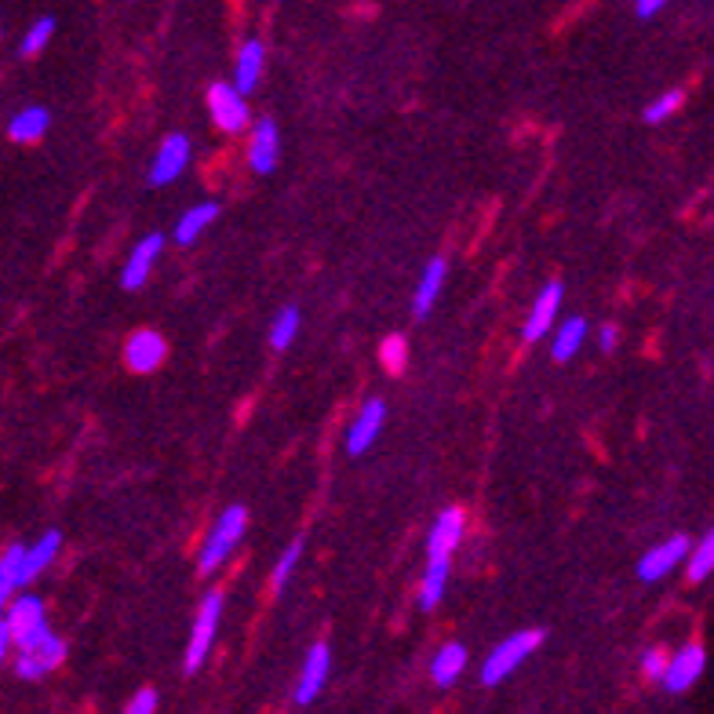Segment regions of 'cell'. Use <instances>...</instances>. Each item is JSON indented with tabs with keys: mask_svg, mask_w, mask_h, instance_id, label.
<instances>
[{
	"mask_svg": "<svg viewBox=\"0 0 714 714\" xmlns=\"http://www.w3.org/2000/svg\"><path fill=\"white\" fill-rule=\"evenodd\" d=\"M245 525H248V510L245 507H226L223 510L219 521H215L212 532H208V540H204V547H201V558H197L201 576H212L226 558H230L237 540L245 536Z\"/></svg>",
	"mask_w": 714,
	"mask_h": 714,
	"instance_id": "obj_1",
	"label": "cell"
},
{
	"mask_svg": "<svg viewBox=\"0 0 714 714\" xmlns=\"http://www.w3.org/2000/svg\"><path fill=\"white\" fill-rule=\"evenodd\" d=\"M379 354H383V365H387L390 372H401V369H405V358H408L405 336H390L387 343L379 347Z\"/></svg>",
	"mask_w": 714,
	"mask_h": 714,
	"instance_id": "obj_31",
	"label": "cell"
},
{
	"mask_svg": "<svg viewBox=\"0 0 714 714\" xmlns=\"http://www.w3.org/2000/svg\"><path fill=\"white\" fill-rule=\"evenodd\" d=\"M190 165V139L186 135H168V139L157 146V157L150 165V186H168L175 183L179 175L186 172Z\"/></svg>",
	"mask_w": 714,
	"mask_h": 714,
	"instance_id": "obj_7",
	"label": "cell"
},
{
	"mask_svg": "<svg viewBox=\"0 0 714 714\" xmlns=\"http://www.w3.org/2000/svg\"><path fill=\"white\" fill-rule=\"evenodd\" d=\"M52 33H55V19H37V22H33V26L26 30V37H22V44H19L22 59H33V55H41L44 48H48Z\"/></svg>",
	"mask_w": 714,
	"mask_h": 714,
	"instance_id": "obj_28",
	"label": "cell"
},
{
	"mask_svg": "<svg viewBox=\"0 0 714 714\" xmlns=\"http://www.w3.org/2000/svg\"><path fill=\"white\" fill-rule=\"evenodd\" d=\"M664 4H667V0H638V15L649 19V15H656V11H660Z\"/></svg>",
	"mask_w": 714,
	"mask_h": 714,
	"instance_id": "obj_35",
	"label": "cell"
},
{
	"mask_svg": "<svg viewBox=\"0 0 714 714\" xmlns=\"http://www.w3.org/2000/svg\"><path fill=\"white\" fill-rule=\"evenodd\" d=\"M704 664H707L704 649H700V645H685V649L667 664V675H664L667 693H685V689L704 675Z\"/></svg>",
	"mask_w": 714,
	"mask_h": 714,
	"instance_id": "obj_15",
	"label": "cell"
},
{
	"mask_svg": "<svg viewBox=\"0 0 714 714\" xmlns=\"http://www.w3.org/2000/svg\"><path fill=\"white\" fill-rule=\"evenodd\" d=\"M26 551L30 547H8L4 562H0V594L11 598V591H22L26 587Z\"/></svg>",
	"mask_w": 714,
	"mask_h": 714,
	"instance_id": "obj_21",
	"label": "cell"
},
{
	"mask_svg": "<svg viewBox=\"0 0 714 714\" xmlns=\"http://www.w3.org/2000/svg\"><path fill=\"white\" fill-rule=\"evenodd\" d=\"M667 664H671V660H667V656H664L660 649H649V653L642 656V675H645V678H653V682H664Z\"/></svg>",
	"mask_w": 714,
	"mask_h": 714,
	"instance_id": "obj_32",
	"label": "cell"
},
{
	"mask_svg": "<svg viewBox=\"0 0 714 714\" xmlns=\"http://www.w3.org/2000/svg\"><path fill=\"white\" fill-rule=\"evenodd\" d=\"M63 656H66V642L55 638V634L48 631L41 642H33V645H26V649H19L15 675L26 678V682H37V678H44V675L55 671V667L63 664Z\"/></svg>",
	"mask_w": 714,
	"mask_h": 714,
	"instance_id": "obj_5",
	"label": "cell"
},
{
	"mask_svg": "<svg viewBox=\"0 0 714 714\" xmlns=\"http://www.w3.org/2000/svg\"><path fill=\"white\" fill-rule=\"evenodd\" d=\"M583 336H587V325L580 321V317H569L562 328H558V336H554V343H551V358L554 361H569L576 350H580L583 343Z\"/></svg>",
	"mask_w": 714,
	"mask_h": 714,
	"instance_id": "obj_25",
	"label": "cell"
},
{
	"mask_svg": "<svg viewBox=\"0 0 714 714\" xmlns=\"http://www.w3.org/2000/svg\"><path fill=\"white\" fill-rule=\"evenodd\" d=\"M215 215H219V204H212V201H204V204H197V208H190L183 219L175 223V241L179 245H194L197 237L215 223Z\"/></svg>",
	"mask_w": 714,
	"mask_h": 714,
	"instance_id": "obj_19",
	"label": "cell"
},
{
	"mask_svg": "<svg viewBox=\"0 0 714 714\" xmlns=\"http://www.w3.org/2000/svg\"><path fill=\"white\" fill-rule=\"evenodd\" d=\"M296 332H299V310H296V306H281L274 325H270V347L288 350L292 339H296Z\"/></svg>",
	"mask_w": 714,
	"mask_h": 714,
	"instance_id": "obj_26",
	"label": "cell"
},
{
	"mask_svg": "<svg viewBox=\"0 0 714 714\" xmlns=\"http://www.w3.org/2000/svg\"><path fill=\"white\" fill-rule=\"evenodd\" d=\"M59 547H63V536H59V532H44L37 547H30V551H26V583H30V580H37V576H41L44 569H48L52 558H55V554H59Z\"/></svg>",
	"mask_w": 714,
	"mask_h": 714,
	"instance_id": "obj_24",
	"label": "cell"
},
{
	"mask_svg": "<svg viewBox=\"0 0 714 714\" xmlns=\"http://www.w3.org/2000/svg\"><path fill=\"white\" fill-rule=\"evenodd\" d=\"M219 616H223V594H208L197 609V620H194V631H190V645H186V675L201 671L204 656H208L212 642H215V631H219Z\"/></svg>",
	"mask_w": 714,
	"mask_h": 714,
	"instance_id": "obj_4",
	"label": "cell"
},
{
	"mask_svg": "<svg viewBox=\"0 0 714 714\" xmlns=\"http://www.w3.org/2000/svg\"><path fill=\"white\" fill-rule=\"evenodd\" d=\"M44 634H48V620H44V602L41 598H15L8 609L4 623H0V649H8L11 642L19 645V649H26V645L41 642Z\"/></svg>",
	"mask_w": 714,
	"mask_h": 714,
	"instance_id": "obj_2",
	"label": "cell"
},
{
	"mask_svg": "<svg viewBox=\"0 0 714 714\" xmlns=\"http://www.w3.org/2000/svg\"><path fill=\"white\" fill-rule=\"evenodd\" d=\"M383 416H387V405H383L379 398H372V401L361 405L358 419L347 430V452H350V456H361V452H365L372 441H376L379 427H383Z\"/></svg>",
	"mask_w": 714,
	"mask_h": 714,
	"instance_id": "obj_11",
	"label": "cell"
},
{
	"mask_svg": "<svg viewBox=\"0 0 714 714\" xmlns=\"http://www.w3.org/2000/svg\"><path fill=\"white\" fill-rule=\"evenodd\" d=\"M685 558H689V540L685 536H671V540H664L660 547H653L638 562V576H642L645 583L664 580V576L671 573L678 562H685Z\"/></svg>",
	"mask_w": 714,
	"mask_h": 714,
	"instance_id": "obj_9",
	"label": "cell"
},
{
	"mask_svg": "<svg viewBox=\"0 0 714 714\" xmlns=\"http://www.w3.org/2000/svg\"><path fill=\"white\" fill-rule=\"evenodd\" d=\"M620 343V336H616V325H602V332H598V347L605 350V354H612Z\"/></svg>",
	"mask_w": 714,
	"mask_h": 714,
	"instance_id": "obj_34",
	"label": "cell"
},
{
	"mask_svg": "<svg viewBox=\"0 0 714 714\" xmlns=\"http://www.w3.org/2000/svg\"><path fill=\"white\" fill-rule=\"evenodd\" d=\"M682 99H685L682 92H667V95H660L656 102H649V106H645V121H649V124L667 121L678 106H682Z\"/></svg>",
	"mask_w": 714,
	"mask_h": 714,
	"instance_id": "obj_30",
	"label": "cell"
},
{
	"mask_svg": "<svg viewBox=\"0 0 714 714\" xmlns=\"http://www.w3.org/2000/svg\"><path fill=\"white\" fill-rule=\"evenodd\" d=\"M263 59H267L263 44H259V41H245L241 55H237V81H234L245 95L259 84V73H263Z\"/></svg>",
	"mask_w": 714,
	"mask_h": 714,
	"instance_id": "obj_20",
	"label": "cell"
},
{
	"mask_svg": "<svg viewBox=\"0 0 714 714\" xmlns=\"http://www.w3.org/2000/svg\"><path fill=\"white\" fill-rule=\"evenodd\" d=\"M445 270H449L445 259H430V267L423 270V277H419V288H416V303H412V314L416 317H427L430 314V306H434L441 285H445Z\"/></svg>",
	"mask_w": 714,
	"mask_h": 714,
	"instance_id": "obj_18",
	"label": "cell"
},
{
	"mask_svg": "<svg viewBox=\"0 0 714 714\" xmlns=\"http://www.w3.org/2000/svg\"><path fill=\"white\" fill-rule=\"evenodd\" d=\"M299 554H303V540H296V543H292V547H288L285 554H281V558H277V565H274V576H270V591H274V594L285 591V583H288L292 569H296Z\"/></svg>",
	"mask_w": 714,
	"mask_h": 714,
	"instance_id": "obj_29",
	"label": "cell"
},
{
	"mask_svg": "<svg viewBox=\"0 0 714 714\" xmlns=\"http://www.w3.org/2000/svg\"><path fill=\"white\" fill-rule=\"evenodd\" d=\"M558 306H562V285L558 281H551V285H543V292L536 296L529 310V321H525V343H536L551 332L554 317H558Z\"/></svg>",
	"mask_w": 714,
	"mask_h": 714,
	"instance_id": "obj_14",
	"label": "cell"
},
{
	"mask_svg": "<svg viewBox=\"0 0 714 714\" xmlns=\"http://www.w3.org/2000/svg\"><path fill=\"white\" fill-rule=\"evenodd\" d=\"M328 671H332V653H328L325 642H317L303 660V675H299V689H296L299 704H310V700H317V693L325 689Z\"/></svg>",
	"mask_w": 714,
	"mask_h": 714,
	"instance_id": "obj_12",
	"label": "cell"
},
{
	"mask_svg": "<svg viewBox=\"0 0 714 714\" xmlns=\"http://www.w3.org/2000/svg\"><path fill=\"white\" fill-rule=\"evenodd\" d=\"M463 667H467V649L456 642H449L445 649L434 656V664H430V675H434L438 685H452L463 675Z\"/></svg>",
	"mask_w": 714,
	"mask_h": 714,
	"instance_id": "obj_22",
	"label": "cell"
},
{
	"mask_svg": "<svg viewBox=\"0 0 714 714\" xmlns=\"http://www.w3.org/2000/svg\"><path fill=\"white\" fill-rule=\"evenodd\" d=\"M128 714H150V711H157V693L154 689H139L132 700H128V707H124Z\"/></svg>",
	"mask_w": 714,
	"mask_h": 714,
	"instance_id": "obj_33",
	"label": "cell"
},
{
	"mask_svg": "<svg viewBox=\"0 0 714 714\" xmlns=\"http://www.w3.org/2000/svg\"><path fill=\"white\" fill-rule=\"evenodd\" d=\"M157 256H161V234H150V237H143V241L132 248L128 263H124L121 285L128 288V292L143 288V285H146V277H150L154 263H157Z\"/></svg>",
	"mask_w": 714,
	"mask_h": 714,
	"instance_id": "obj_13",
	"label": "cell"
},
{
	"mask_svg": "<svg viewBox=\"0 0 714 714\" xmlns=\"http://www.w3.org/2000/svg\"><path fill=\"white\" fill-rule=\"evenodd\" d=\"M540 642H543V631H518V634H510L507 642H500L489 653V660H485V667H481V682L485 685H500L507 675H514L518 667L540 649Z\"/></svg>",
	"mask_w": 714,
	"mask_h": 714,
	"instance_id": "obj_3",
	"label": "cell"
},
{
	"mask_svg": "<svg viewBox=\"0 0 714 714\" xmlns=\"http://www.w3.org/2000/svg\"><path fill=\"white\" fill-rule=\"evenodd\" d=\"M208 110L212 121L223 132H245L248 128V102L237 84H212L208 88Z\"/></svg>",
	"mask_w": 714,
	"mask_h": 714,
	"instance_id": "obj_6",
	"label": "cell"
},
{
	"mask_svg": "<svg viewBox=\"0 0 714 714\" xmlns=\"http://www.w3.org/2000/svg\"><path fill=\"white\" fill-rule=\"evenodd\" d=\"M711 573H714V529L696 543V551L689 554V580L700 583V580H707Z\"/></svg>",
	"mask_w": 714,
	"mask_h": 714,
	"instance_id": "obj_27",
	"label": "cell"
},
{
	"mask_svg": "<svg viewBox=\"0 0 714 714\" xmlns=\"http://www.w3.org/2000/svg\"><path fill=\"white\" fill-rule=\"evenodd\" d=\"M463 529H467V518H463V510H445V514L434 521L430 536H427V554H430V558H449V554L460 547Z\"/></svg>",
	"mask_w": 714,
	"mask_h": 714,
	"instance_id": "obj_16",
	"label": "cell"
},
{
	"mask_svg": "<svg viewBox=\"0 0 714 714\" xmlns=\"http://www.w3.org/2000/svg\"><path fill=\"white\" fill-rule=\"evenodd\" d=\"M168 354L165 339L150 332V328H143V332H135L128 343H124V365L132 372H157L161 369V361Z\"/></svg>",
	"mask_w": 714,
	"mask_h": 714,
	"instance_id": "obj_8",
	"label": "cell"
},
{
	"mask_svg": "<svg viewBox=\"0 0 714 714\" xmlns=\"http://www.w3.org/2000/svg\"><path fill=\"white\" fill-rule=\"evenodd\" d=\"M277 150H281V135H277V124L274 117H263L252 128V143H248V165L252 172L267 175L277 168Z\"/></svg>",
	"mask_w": 714,
	"mask_h": 714,
	"instance_id": "obj_10",
	"label": "cell"
},
{
	"mask_svg": "<svg viewBox=\"0 0 714 714\" xmlns=\"http://www.w3.org/2000/svg\"><path fill=\"white\" fill-rule=\"evenodd\" d=\"M445 583H449V558H430L423 583H419V605L434 609L441 602V594H445Z\"/></svg>",
	"mask_w": 714,
	"mask_h": 714,
	"instance_id": "obj_23",
	"label": "cell"
},
{
	"mask_svg": "<svg viewBox=\"0 0 714 714\" xmlns=\"http://www.w3.org/2000/svg\"><path fill=\"white\" fill-rule=\"evenodd\" d=\"M48 121L52 117H48V110H44V106L19 110L8 124V139L11 143H37V139H44V132H48Z\"/></svg>",
	"mask_w": 714,
	"mask_h": 714,
	"instance_id": "obj_17",
	"label": "cell"
}]
</instances>
